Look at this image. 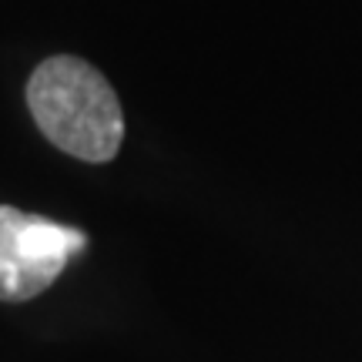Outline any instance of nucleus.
I'll use <instances>...</instances> for the list:
<instances>
[{
  "label": "nucleus",
  "mask_w": 362,
  "mask_h": 362,
  "mask_svg": "<svg viewBox=\"0 0 362 362\" xmlns=\"http://www.w3.org/2000/svg\"><path fill=\"white\" fill-rule=\"evenodd\" d=\"M27 107L40 134L64 155L104 165L121 151L124 111L115 88L84 57L57 54L34 67Z\"/></svg>",
  "instance_id": "f257e3e1"
},
{
  "label": "nucleus",
  "mask_w": 362,
  "mask_h": 362,
  "mask_svg": "<svg viewBox=\"0 0 362 362\" xmlns=\"http://www.w3.org/2000/svg\"><path fill=\"white\" fill-rule=\"evenodd\" d=\"M88 235L13 205H0V302H30L47 292Z\"/></svg>",
  "instance_id": "f03ea898"
}]
</instances>
